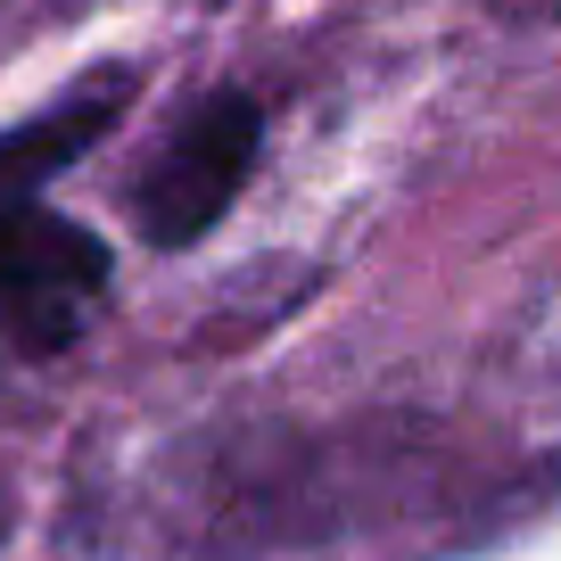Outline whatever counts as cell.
I'll use <instances>...</instances> for the list:
<instances>
[{"instance_id":"1","label":"cell","mask_w":561,"mask_h":561,"mask_svg":"<svg viewBox=\"0 0 561 561\" xmlns=\"http://www.w3.org/2000/svg\"><path fill=\"white\" fill-rule=\"evenodd\" d=\"M133 91V67H100L0 133V364H42L75 347L83 322L100 314L116 256L91 224L50 207V182L116 133Z\"/></svg>"},{"instance_id":"2","label":"cell","mask_w":561,"mask_h":561,"mask_svg":"<svg viewBox=\"0 0 561 561\" xmlns=\"http://www.w3.org/2000/svg\"><path fill=\"white\" fill-rule=\"evenodd\" d=\"M264 158V100L248 83H215L165 124V140L140 158L133 182V231L158 256L198 248L231 207H240L248 174Z\"/></svg>"}]
</instances>
